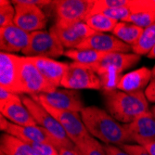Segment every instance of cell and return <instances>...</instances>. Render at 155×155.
Instances as JSON below:
<instances>
[{
  "instance_id": "cell-1",
  "label": "cell",
  "mask_w": 155,
  "mask_h": 155,
  "mask_svg": "<svg viewBox=\"0 0 155 155\" xmlns=\"http://www.w3.org/2000/svg\"><path fill=\"white\" fill-rule=\"evenodd\" d=\"M88 133L106 145L122 146L132 142L124 124H121L104 110L89 106L80 112Z\"/></svg>"
},
{
  "instance_id": "cell-2",
  "label": "cell",
  "mask_w": 155,
  "mask_h": 155,
  "mask_svg": "<svg viewBox=\"0 0 155 155\" xmlns=\"http://www.w3.org/2000/svg\"><path fill=\"white\" fill-rule=\"evenodd\" d=\"M106 107L116 121L124 124L132 123L149 111V101L144 91L126 93L118 89L103 91Z\"/></svg>"
},
{
  "instance_id": "cell-3",
  "label": "cell",
  "mask_w": 155,
  "mask_h": 155,
  "mask_svg": "<svg viewBox=\"0 0 155 155\" xmlns=\"http://www.w3.org/2000/svg\"><path fill=\"white\" fill-rule=\"evenodd\" d=\"M139 61L140 56L135 53H109L98 63L89 67L101 78L102 91H110L117 89L124 70L133 67Z\"/></svg>"
},
{
  "instance_id": "cell-4",
  "label": "cell",
  "mask_w": 155,
  "mask_h": 155,
  "mask_svg": "<svg viewBox=\"0 0 155 155\" xmlns=\"http://www.w3.org/2000/svg\"><path fill=\"white\" fill-rule=\"evenodd\" d=\"M21 97L23 104L29 110L32 116L35 120L37 125L43 127L58 142L60 149L72 148L75 146L59 122L40 103L28 96H21Z\"/></svg>"
},
{
  "instance_id": "cell-5",
  "label": "cell",
  "mask_w": 155,
  "mask_h": 155,
  "mask_svg": "<svg viewBox=\"0 0 155 155\" xmlns=\"http://www.w3.org/2000/svg\"><path fill=\"white\" fill-rule=\"evenodd\" d=\"M55 88L44 78L31 60L21 56L19 78L16 94H29L31 96L49 93Z\"/></svg>"
},
{
  "instance_id": "cell-6",
  "label": "cell",
  "mask_w": 155,
  "mask_h": 155,
  "mask_svg": "<svg viewBox=\"0 0 155 155\" xmlns=\"http://www.w3.org/2000/svg\"><path fill=\"white\" fill-rule=\"evenodd\" d=\"M65 48L52 32L41 30L30 34V42L21 52L25 57L57 59L64 55Z\"/></svg>"
},
{
  "instance_id": "cell-7",
  "label": "cell",
  "mask_w": 155,
  "mask_h": 155,
  "mask_svg": "<svg viewBox=\"0 0 155 155\" xmlns=\"http://www.w3.org/2000/svg\"><path fill=\"white\" fill-rule=\"evenodd\" d=\"M61 87L73 89H101V82L98 75L93 71L92 68L77 63L72 62L68 66L67 71L62 78Z\"/></svg>"
},
{
  "instance_id": "cell-8",
  "label": "cell",
  "mask_w": 155,
  "mask_h": 155,
  "mask_svg": "<svg viewBox=\"0 0 155 155\" xmlns=\"http://www.w3.org/2000/svg\"><path fill=\"white\" fill-rule=\"evenodd\" d=\"M37 102L45 103L55 109L80 112L84 109L82 97L77 90L73 89H55L49 93L31 96Z\"/></svg>"
},
{
  "instance_id": "cell-9",
  "label": "cell",
  "mask_w": 155,
  "mask_h": 155,
  "mask_svg": "<svg viewBox=\"0 0 155 155\" xmlns=\"http://www.w3.org/2000/svg\"><path fill=\"white\" fill-rule=\"evenodd\" d=\"M15 7L14 24L27 33L45 30L47 25V16L41 8L20 2V0H12Z\"/></svg>"
},
{
  "instance_id": "cell-10",
  "label": "cell",
  "mask_w": 155,
  "mask_h": 155,
  "mask_svg": "<svg viewBox=\"0 0 155 155\" xmlns=\"http://www.w3.org/2000/svg\"><path fill=\"white\" fill-rule=\"evenodd\" d=\"M49 31L57 36L63 47L68 49L77 48L84 40L96 33L84 21L71 23L56 22Z\"/></svg>"
},
{
  "instance_id": "cell-11",
  "label": "cell",
  "mask_w": 155,
  "mask_h": 155,
  "mask_svg": "<svg viewBox=\"0 0 155 155\" xmlns=\"http://www.w3.org/2000/svg\"><path fill=\"white\" fill-rule=\"evenodd\" d=\"M57 21L71 23L84 21L92 10L94 0H58L53 1Z\"/></svg>"
},
{
  "instance_id": "cell-12",
  "label": "cell",
  "mask_w": 155,
  "mask_h": 155,
  "mask_svg": "<svg viewBox=\"0 0 155 155\" xmlns=\"http://www.w3.org/2000/svg\"><path fill=\"white\" fill-rule=\"evenodd\" d=\"M40 104L59 122V124L62 126V128L65 130L68 137L74 143V145L80 142L82 139H84L88 135H90L86 125L84 124L79 112L55 109L45 103Z\"/></svg>"
},
{
  "instance_id": "cell-13",
  "label": "cell",
  "mask_w": 155,
  "mask_h": 155,
  "mask_svg": "<svg viewBox=\"0 0 155 155\" xmlns=\"http://www.w3.org/2000/svg\"><path fill=\"white\" fill-rule=\"evenodd\" d=\"M0 127L2 131L9 134L13 137L20 138L24 142H47L57 147L60 146L58 142L43 128L39 125L33 126H21L8 122L3 115L0 116Z\"/></svg>"
},
{
  "instance_id": "cell-14",
  "label": "cell",
  "mask_w": 155,
  "mask_h": 155,
  "mask_svg": "<svg viewBox=\"0 0 155 155\" xmlns=\"http://www.w3.org/2000/svg\"><path fill=\"white\" fill-rule=\"evenodd\" d=\"M75 49H93L105 53H129L132 47L124 44L114 35L95 33Z\"/></svg>"
},
{
  "instance_id": "cell-15",
  "label": "cell",
  "mask_w": 155,
  "mask_h": 155,
  "mask_svg": "<svg viewBox=\"0 0 155 155\" xmlns=\"http://www.w3.org/2000/svg\"><path fill=\"white\" fill-rule=\"evenodd\" d=\"M132 142L143 145L155 140V117L150 110L138 116L132 123L124 124Z\"/></svg>"
},
{
  "instance_id": "cell-16",
  "label": "cell",
  "mask_w": 155,
  "mask_h": 155,
  "mask_svg": "<svg viewBox=\"0 0 155 155\" xmlns=\"http://www.w3.org/2000/svg\"><path fill=\"white\" fill-rule=\"evenodd\" d=\"M30 42V34L15 24L0 28V49L1 52H22Z\"/></svg>"
},
{
  "instance_id": "cell-17",
  "label": "cell",
  "mask_w": 155,
  "mask_h": 155,
  "mask_svg": "<svg viewBox=\"0 0 155 155\" xmlns=\"http://www.w3.org/2000/svg\"><path fill=\"white\" fill-rule=\"evenodd\" d=\"M21 56L11 53H0V87L16 93Z\"/></svg>"
},
{
  "instance_id": "cell-18",
  "label": "cell",
  "mask_w": 155,
  "mask_h": 155,
  "mask_svg": "<svg viewBox=\"0 0 155 155\" xmlns=\"http://www.w3.org/2000/svg\"><path fill=\"white\" fill-rule=\"evenodd\" d=\"M28 58L31 60V61L35 65L41 74L44 76V78L52 87H54L55 88L61 87L62 78L69 66L68 63L57 61L49 58Z\"/></svg>"
},
{
  "instance_id": "cell-19",
  "label": "cell",
  "mask_w": 155,
  "mask_h": 155,
  "mask_svg": "<svg viewBox=\"0 0 155 155\" xmlns=\"http://www.w3.org/2000/svg\"><path fill=\"white\" fill-rule=\"evenodd\" d=\"M129 9L131 13L126 22L143 29L155 22V0H133Z\"/></svg>"
},
{
  "instance_id": "cell-20",
  "label": "cell",
  "mask_w": 155,
  "mask_h": 155,
  "mask_svg": "<svg viewBox=\"0 0 155 155\" xmlns=\"http://www.w3.org/2000/svg\"><path fill=\"white\" fill-rule=\"evenodd\" d=\"M151 78V70L147 67H141L123 75L117 86V89L126 93L141 92L144 88L146 89Z\"/></svg>"
},
{
  "instance_id": "cell-21",
  "label": "cell",
  "mask_w": 155,
  "mask_h": 155,
  "mask_svg": "<svg viewBox=\"0 0 155 155\" xmlns=\"http://www.w3.org/2000/svg\"><path fill=\"white\" fill-rule=\"evenodd\" d=\"M1 115L11 123L21 126H33L37 125L35 120L32 116L22 101L11 102L0 107Z\"/></svg>"
},
{
  "instance_id": "cell-22",
  "label": "cell",
  "mask_w": 155,
  "mask_h": 155,
  "mask_svg": "<svg viewBox=\"0 0 155 155\" xmlns=\"http://www.w3.org/2000/svg\"><path fill=\"white\" fill-rule=\"evenodd\" d=\"M0 148L4 155H39L29 144L7 133L1 136Z\"/></svg>"
},
{
  "instance_id": "cell-23",
  "label": "cell",
  "mask_w": 155,
  "mask_h": 155,
  "mask_svg": "<svg viewBox=\"0 0 155 155\" xmlns=\"http://www.w3.org/2000/svg\"><path fill=\"white\" fill-rule=\"evenodd\" d=\"M144 29L130 22L119 21L112 31V35L124 44L130 47L135 46L141 37Z\"/></svg>"
},
{
  "instance_id": "cell-24",
  "label": "cell",
  "mask_w": 155,
  "mask_h": 155,
  "mask_svg": "<svg viewBox=\"0 0 155 155\" xmlns=\"http://www.w3.org/2000/svg\"><path fill=\"white\" fill-rule=\"evenodd\" d=\"M109 53L93 49H67L64 56L74 61V62L91 66L100 62Z\"/></svg>"
},
{
  "instance_id": "cell-25",
  "label": "cell",
  "mask_w": 155,
  "mask_h": 155,
  "mask_svg": "<svg viewBox=\"0 0 155 155\" xmlns=\"http://www.w3.org/2000/svg\"><path fill=\"white\" fill-rule=\"evenodd\" d=\"M96 33H109L114 30L119 21L110 19L103 14H90L84 21Z\"/></svg>"
},
{
  "instance_id": "cell-26",
  "label": "cell",
  "mask_w": 155,
  "mask_h": 155,
  "mask_svg": "<svg viewBox=\"0 0 155 155\" xmlns=\"http://www.w3.org/2000/svg\"><path fill=\"white\" fill-rule=\"evenodd\" d=\"M155 46V22L144 29L137 43L132 47V51L139 56L148 55Z\"/></svg>"
},
{
  "instance_id": "cell-27",
  "label": "cell",
  "mask_w": 155,
  "mask_h": 155,
  "mask_svg": "<svg viewBox=\"0 0 155 155\" xmlns=\"http://www.w3.org/2000/svg\"><path fill=\"white\" fill-rule=\"evenodd\" d=\"M75 146L83 155H107L104 146L91 135L82 139Z\"/></svg>"
},
{
  "instance_id": "cell-28",
  "label": "cell",
  "mask_w": 155,
  "mask_h": 155,
  "mask_svg": "<svg viewBox=\"0 0 155 155\" xmlns=\"http://www.w3.org/2000/svg\"><path fill=\"white\" fill-rule=\"evenodd\" d=\"M15 7L9 1H0V28H5L14 24Z\"/></svg>"
},
{
  "instance_id": "cell-29",
  "label": "cell",
  "mask_w": 155,
  "mask_h": 155,
  "mask_svg": "<svg viewBox=\"0 0 155 155\" xmlns=\"http://www.w3.org/2000/svg\"><path fill=\"white\" fill-rule=\"evenodd\" d=\"M132 1L133 0H94V6L90 14H95L101 10L108 8L130 7Z\"/></svg>"
},
{
  "instance_id": "cell-30",
  "label": "cell",
  "mask_w": 155,
  "mask_h": 155,
  "mask_svg": "<svg viewBox=\"0 0 155 155\" xmlns=\"http://www.w3.org/2000/svg\"><path fill=\"white\" fill-rule=\"evenodd\" d=\"M97 13L103 14V15L114 19L117 21H125L130 16V9L129 7H124V8H108V9H103ZM95 13V14H97Z\"/></svg>"
},
{
  "instance_id": "cell-31",
  "label": "cell",
  "mask_w": 155,
  "mask_h": 155,
  "mask_svg": "<svg viewBox=\"0 0 155 155\" xmlns=\"http://www.w3.org/2000/svg\"><path fill=\"white\" fill-rule=\"evenodd\" d=\"M27 143V142H26ZM39 155H60L59 150L54 145L47 142H28Z\"/></svg>"
},
{
  "instance_id": "cell-32",
  "label": "cell",
  "mask_w": 155,
  "mask_h": 155,
  "mask_svg": "<svg viewBox=\"0 0 155 155\" xmlns=\"http://www.w3.org/2000/svg\"><path fill=\"white\" fill-rule=\"evenodd\" d=\"M20 101H21V96H19V94H16L3 87H0V107Z\"/></svg>"
},
{
  "instance_id": "cell-33",
  "label": "cell",
  "mask_w": 155,
  "mask_h": 155,
  "mask_svg": "<svg viewBox=\"0 0 155 155\" xmlns=\"http://www.w3.org/2000/svg\"><path fill=\"white\" fill-rule=\"evenodd\" d=\"M120 148L130 155H150L143 146L138 144H124Z\"/></svg>"
},
{
  "instance_id": "cell-34",
  "label": "cell",
  "mask_w": 155,
  "mask_h": 155,
  "mask_svg": "<svg viewBox=\"0 0 155 155\" xmlns=\"http://www.w3.org/2000/svg\"><path fill=\"white\" fill-rule=\"evenodd\" d=\"M145 96L147 97L148 101L155 102V76L151 78L148 87L144 90Z\"/></svg>"
},
{
  "instance_id": "cell-35",
  "label": "cell",
  "mask_w": 155,
  "mask_h": 155,
  "mask_svg": "<svg viewBox=\"0 0 155 155\" xmlns=\"http://www.w3.org/2000/svg\"><path fill=\"white\" fill-rule=\"evenodd\" d=\"M107 155H130L118 146L114 145H104Z\"/></svg>"
},
{
  "instance_id": "cell-36",
  "label": "cell",
  "mask_w": 155,
  "mask_h": 155,
  "mask_svg": "<svg viewBox=\"0 0 155 155\" xmlns=\"http://www.w3.org/2000/svg\"><path fill=\"white\" fill-rule=\"evenodd\" d=\"M60 155H83L76 146L72 148H61L59 149Z\"/></svg>"
},
{
  "instance_id": "cell-37",
  "label": "cell",
  "mask_w": 155,
  "mask_h": 155,
  "mask_svg": "<svg viewBox=\"0 0 155 155\" xmlns=\"http://www.w3.org/2000/svg\"><path fill=\"white\" fill-rule=\"evenodd\" d=\"M143 146L150 155H155V140H153V141H150V142H147L143 145Z\"/></svg>"
},
{
  "instance_id": "cell-38",
  "label": "cell",
  "mask_w": 155,
  "mask_h": 155,
  "mask_svg": "<svg viewBox=\"0 0 155 155\" xmlns=\"http://www.w3.org/2000/svg\"><path fill=\"white\" fill-rule=\"evenodd\" d=\"M147 57L150 58V59H155V46H154V48L150 50V52L147 55Z\"/></svg>"
},
{
  "instance_id": "cell-39",
  "label": "cell",
  "mask_w": 155,
  "mask_h": 155,
  "mask_svg": "<svg viewBox=\"0 0 155 155\" xmlns=\"http://www.w3.org/2000/svg\"><path fill=\"white\" fill-rule=\"evenodd\" d=\"M151 72H152V77L155 76V65L153 66V68L151 69Z\"/></svg>"
},
{
  "instance_id": "cell-40",
  "label": "cell",
  "mask_w": 155,
  "mask_h": 155,
  "mask_svg": "<svg viewBox=\"0 0 155 155\" xmlns=\"http://www.w3.org/2000/svg\"><path fill=\"white\" fill-rule=\"evenodd\" d=\"M151 112H152V114H153V116L155 117V106H153L152 108H151V110H150Z\"/></svg>"
}]
</instances>
